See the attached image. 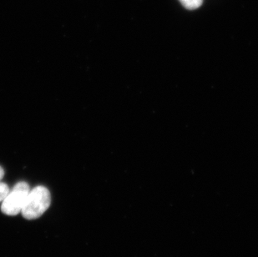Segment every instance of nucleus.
Listing matches in <instances>:
<instances>
[{
	"label": "nucleus",
	"instance_id": "f03ea898",
	"mask_svg": "<svg viewBox=\"0 0 258 257\" xmlns=\"http://www.w3.org/2000/svg\"><path fill=\"white\" fill-rule=\"evenodd\" d=\"M29 190V184L25 181L19 182L15 184L2 202L1 211L3 213L7 216H17L21 213Z\"/></svg>",
	"mask_w": 258,
	"mask_h": 257
},
{
	"label": "nucleus",
	"instance_id": "f257e3e1",
	"mask_svg": "<svg viewBox=\"0 0 258 257\" xmlns=\"http://www.w3.org/2000/svg\"><path fill=\"white\" fill-rule=\"evenodd\" d=\"M51 204V195L46 187L37 186L29 190L22 213L26 220H35L40 217L48 210Z\"/></svg>",
	"mask_w": 258,
	"mask_h": 257
},
{
	"label": "nucleus",
	"instance_id": "7ed1b4c3",
	"mask_svg": "<svg viewBox=\"0 0 258 257\" xmlns=\"http://www.w3.org/2000/svg\"><path fill=\"white\" fill-rule=\"evenodd\" d=\"M180 4L187 10H194L202 6L203 0H179Z\"/></svg>",
	"mask_w": 258,
	"mask_h": 257
},
{
	"label": "nucleus",
	"instance_id": "20e7f679",
	"mask_svg": "<svg viewBox=\"0 0 258 257\" xmlns=\"http://www.w3.org/2000/svg\"><path fill=\"white\" fill-rule=\"evenodd\" d=\"M9 191H10V188L8 186V184L4 182H0V202L4 201Z\"/></svg>",
	"mask_w": 258,
	"mask_h": 257
},
{
	"label": "nucleus",
	"instance_id": "39448f33",
	"mask_svg": "<svg viewBox=\"0 0 258 257\" xmlns=\"http://www.w3.org/2000/svg\"><path fill=\"white\" fill-rule=\"evenodd\" d=\"M4 175H5V170L0 166V180H2L3 178H4Z\"/></svg>",
	"mask_w": 258,
	"mask_h": 257
}]
</instances>
